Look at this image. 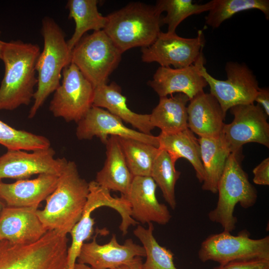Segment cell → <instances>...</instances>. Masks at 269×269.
I'll return each mask as SVG.
<instances>
[{"label": "cell", "mask_w": 269, "mask_h": 269, "mask_svg": "<svg viewBox=\"0 0 269 269\" xmlns=\"http://www.w3.org/2000/svg\"><path fill=\"white\" fill-rule=\"evenodd\" d=\"M105 144L106 160L103 168L97 173L95 181L105 189L126 195L134 176L127 165L118 137L109 136Z\"/></svg>", "instance_id": "obj_23"}, {"label": "cell", "mask_w": 269, "mask_h": 269, "mask_svg": "<svg viewBox=\"0 0 269 269\" xmlns=\"http://www.w3.org/2000/svg\"><path fill=\"white\" fill-rule=\"evenodd\" d=\"M197 60L184 68L159 66L148 85L159 97L176 93L185 94L191 100L208 85L200 73Z\"/></svg>", "instance_id": "obj_18"}, {"label": "cell", "mask_w": 269, "mask_h": 269, "mask_svg": "<svg viewBox=\"0 0 269 269\" xmlns=\"http://www.w3.org/2000/svg\"><path fill=\"white\" fill-rule=\"evenodd\" d=\"M89 184V193L82 216L69 233L72 242L67 250L65 269L74 268L82 245L92 238L95 222L91 214L96 209L108 207L116 210L121 217L119 229L123 236L127 234L130 226L138 224L132 218L130 204L124 195L112 196L110 191L101 187L95 180Z\"/></svg>", "instance_id": "obj_7"}, {"label": "cell", "mask_w": 269, "mask_h": 269, "mask_svg": "<svg viewBox=\"0 0 269 269\" xmlns=\"http://www.w3.org/2000/svg\"><path fill=\"white\" fill-rule=\"evenodd\" d=\"M68 242L54 231L30 244L0 240V269H65Z\"/></svg>", "instance_id": "obj_5"}, {"label": "cell", "mask_w": 269, "mask_h": 269, "mask_svg": "<svg viewBox=\"0 0 269 269\" xmlns=\"http://www.w3.org/2000/svg\"><path fill=\"white\" fill-rule=\"evenodd\" d=\"M156 187L150 176H134L124 196L130 203L132 218L138 223L165 225L170 221L171 215L168 207L156 198Z\"/></svg>", "instance_id": "obj_17"}, {"label": "cell", "mask_w": 269, "mask_h": 269, "mask_svg": "<svg viewBox=\"0 0 269 269\" xmlns=\"http://www.w3.org/2000/svg\"><path fill=\"white\" fill-rule=\"evenodd\" d=\"M153 230L152 223H149L147 228L138 225L133 231L145 253L146 260L142 263L141 269H178L174 263V254L159 244L153 235Z\"/></svg>", "instance_id": "obj_29"}, {"label": "cell", "mask_w": 269, "mask_h": 269, "mask_svg": "<svg viewBox=\"0 0 269 269\" xmlns=\"http://www.w3.org/2000/svg\"><path fill=\"white\" fill-rule=\"evenodd\" d=\"M128 168L134 176H150L160 149L136 139L119 137Z\"/></svg>", "instance_id": "obj_28"}, {"label": "cell", "mask_w": 269, "mask_h": 269, "mask_svg": "<svg viewBox=\"0 0 269 269\" xmlns=\"http://www.w3.org/2000/svg\"><path fill=\"white\" fill-rule=\"evenodd\" d=\"M123 53L104 30L85 34L71 50V62L94 88L107 84Z\"/></svg>", "instance_id": "obj_8"}, {"label": "cell", "mask_w": 269, "mask_h": 269, "mask_svg": "<svg viewBox=\"0 0 269 269\" xmlns=\"http://www.w3.org/2000/svg\"><path fill=\"white\" fill-rule=\"evenodd\" d=\"M215 0L204 4L193 3L192 0H158L154 5L160 13L166 12L161 17L162 25L167 24V32L175 33L177 26L188 17L209 11L213 6Z\"/></svg>", "instance_id": "obj_30"}, {"label": "cell", "mask_w": 269, "mask_h": 269, "mask_svg": "<svg viewBox=\"0 0 269 269\" xmlns=\"http://www.w3.org/2000/svg\"><path fill=\"white\" fill-rule=\"evenodd\" d=\"M198 140L204 171L202 189L217 193L218 184L230 151L221 135L215 137H201Z\"/></svg>", "instance_id": "obj_24"}, {"label": "cell", "mask_w": 269, "mask_h": 269, "mask_svg": "<svg viewBox=\"0 0 269 269\" xmlns=\"http://www.w3.org/2000/svg\"><path fill=\"white\" fill-rule=\"evenodd\" d=\"M213 7L205 16V23L213 28L219 27L226 20L241 11L257 9L269 19V0H214Z\"/></svg>", "instance_id": "obj_32"}, {"label": "cell", "mask_w": 269, "mask_h": 269, "mask_svg": "<svg viewBox=\"0 0 269 269\" xmlns=\"http://www.w3.org/2000/svg\"><path fill=\"white\" fill-rule=\"evenodd\" d=\"M51 146L31 152L7 150L0 156V180L4 178L27 179L34 174L47 173L59 176L68 160L55 158Z\"/></svg>", "instance_id": "obj_14"}, {"label": "cell", "mask_w": 269, "mask_h": 269, "mask_svg": "<svg viewBox=\"0 0 269 269\" xmlns=\"http://www.w3.org/2000/svg\"><path fill=\"white\" fill-rule=\"evenodd\" d=\"M175 165V163L169 154L160 149L150 174V177L160 188L164 200L173 210L176 207L175 185L181 174L176 170Z\"/></svg>", "instance_id": "obj_31"}, {"label": "cell", "mask_w": 269, "mask_h": 269, "mask_svg": "<svg viewBox=\"0 0 269 269\" xmlns=\"http://www.w3.org/2000/svg\"><path fill=\"white\" fill-rule=\"evenodd\" d=\"M89 193V183L80 176L76 163L68 160L45 207L37 210L44 227L67 236L81 218Z\"/></svg>", "instance_id": "obj_2"}, {"label": "cell", "mask_w": 269, "mask_h": 269, "mask_svg": "<svg viewBox=\"0 0 269 269\" xmlns=\"http://www.w3.org/2000/svg\"><path fill=\"white\" fill-rule=\"evenodd\" d=\"M37 207L5 206L0 215V240L27 244L39 240L46 232Z\"/></svg>", "instance_id": "obj_19"}, {"label": "cell", "mask_w": 269, "mask_h": 269, "mask_svg": "<svg viewBox=\"0 0 269 269\" xmlns=\"http://www.w3.org/2000/svg\"><path fill=\"white\" fill-rule=\"evenodd\" d=\"M76 135L80 140L91 139L96 136L104 144L109 136L113 135L132 138L159 146L157 136L130 129L120 119L106 110L94 106L77 123Z\"/></svg>", "instance_id": "obj_15"}, {"label": "cell", "mask_w": 269, "mask_h": 269, "mask_svg": "<svg viewBox=\"0 0 269 269\" xmlns=\"http://www.w3.org/2000/svg\"><path fill=\"white\" fill-rule=\"evenodd\" d=\"M198 255L202 262L214 261L220 265L237 260H269V236L254 239L250 238L247 231H242L237 235L223 231L205 239Z\"/></svg>", "instance_id": "obj_10"}, {"label": "cell", "mask_w": 269, "mask_h": 269, "mask_svg": "<svg viewBox=\"0 0 269 269\" xmlns=\"http://www.w3.org/2000/svg\"><path fill=\"white\" fill-rule=\"evenodd\" d=\"M254 183L259 185H269V158L267 157L253 170Z\"/></svg>", "instance_id": "obj_35"}, {"label": "cell", "mask_w": 269, "mask_h": 269, "mask_svg": "<svg viewBox=\"0 0 269 269\" xmlns=\"http://www.w3.org/2000/svg\"><path fill=\"white\" fill-rule=\"evenodd\" d=\"M199 71L219 103L224 114L232 107L254 103L259 86L256 76L244 63L229 61L225 65L227 79L221 80L211 76L204 66L203 53L197 60Z\"/></svg>", "instance_id": "obj_9"}, {"label": "cell", "mask_w": 269, "mask_h": 269, "mask_svg": "<svg viewBox=\"0 0 269 269\" xmlns=\"http://www.w3.org/2000/svg\"><path fill=\"white\" fill-rule=\"evenodd\" d=\"M213 269H269V260L254 259L229 262Z\"/></svg>", "instance_id": "obj_34"}, {"label": "cell", "mask_w": 269, "mask_h": 269, "mask_svg": "<svg viewBox=\"0 0 269 269\" xmlns=\"http://www.w3.org/2000/svg\"><path fill=\"white\" fill-rule=\"evenodd\" d=\"M256 102L263 109L268 117L269 116V90L268 88H259L255 98Z\"/></svg>", "instance_id": "obj_36"}, {"label": "cell", "mask_w": 269, "mask_h": 269, "mask_svg": "<svg viewBox=\"0 0 269 269\" xmlns=\"http://www.w3.org/2000/svg\"><path fill=\"white\" fill-rule=\"evenodd\" d=\"M190 100L182 93L170 97H159L157 106L150 115L152 126L158 128L161 133L174 134L188 128L187 104Z\"/></svg>", "instance_id": "obj_26"}, {"label": "cell", "mask_w": 269, "mask_h": 269, "mask_svg": "<svg viewBox=\"0 0 269 269\" xmlns=\"http://www.w3.org/2000/svg\"><path fill=\"white\" fill-rule=\"evenodd\" d=\"M41 31L44 46L36 62L37 87L29 112V119L35 116L48 97L59 86L63 70L71 62V50L63 31L56 21L51 17H45L42 21Z\"/></svg>", "instance_id": "obj_4"}, {"label": "cell", "mask_w": 269, "mask_h": 269, "mask_svg": "<svg viewBox=\"0 0 269 269\" xmlns=\"http://www.w3.org/2000/svg\"><path fill=\"white\" fill-rule=\"evenodd\" d=\"M0 144L7 150L34 151L51 146L44 136L15 129L0 120Z\"/></svg>", "instance_id": "obj_33"}, {"label": "cell", "mask_w": 269, "mask_h": 269, "mask_svg": "<svg viewBox=\"0 0 269 269\" xmlns=\"http://www.w3.org/2000/svg\"><path fill=\"white\" fill-rule=\"evenodd\" d=\"M239 154L231 153L228 156L217 186L216 206L208 215L211 221L220 224L223 231L230 233L237 223L234 215L236 205L239 203L243 208L248 209L256 204L258 198L256 189L241 165Z\"/></svg>", "instance_id": "obj_6"}, {"label": "cell", "mask_w": 269, "mask_h": 269, "mask_svg": "<svg viewBox=\"0 0 269 269\" xmlns=\"http://www.w3.org/2000/svg\"><path fill=\"white\" fill-rule=\"evenodd\" d=\"M230 111L233 120L225 124L221 135L231 153L239 154L243 145L250 142L269 147L268 117L259 105H239Z\"/></svg>", "instance_id": "obj_13"}, {"label": "cell", "mask_w": 269, "mask_h": 269, "mask_svg": "<svg viewBox=\"0 0 269 269\" xmlns=\"http://www.w3.org/2000/svg\"><path fill=\"white\" fill-rule=\"evenodd\" d=\"M73 269H93L87 265L78 263L76 262Z\"/></svg>", "instance_id": "obj_38"}, {"label": "cell", "mask_w": 269, "mask_h": 269, "mask_svg": "<svg viewBox=\"0 0 269 269\" xmlns=\"http://www.w3.org/2000/svg\"><path fill=\"white\" fill-rule=\"evenodd\" d=\"M0 33H1V31H0ZM4 42H5L4 41H2L0 39V59H1V54H2V51Z\"/></svg>", "instance_id": "obj_40"}, {"label": "cell", "mask_w": 269, "mask_h": 269, "mask_svg": "<svg viewBox=\"0 0 269 269\" xmlns=\"http://www.w3.org/2000/svg\"><path fill=\"white\" fill-rule=\"evenodd\" d=\"M157 137L158 148L166 151L174 163L179 158L187 159L193 167L198 181L202 183L204 171L201 159L200 144L194 133L187 128L174 134L160 133Z\"/></svg>", "instance_id": "obj_25"}, {"label": "cell", "mask_w": 269, "mask_h": 269, "mask_svg": "<svg viewBox=\"0 0 269 269\" xmlns=\"http://www.w3.org/2000/svg\"><path fill=\"white\" fill-rule=\"evenodd\" d=\"M93 106L106 109L144 134H151V132L154 128L150 123L149 114L136 113L128 107L127 98L115 82L95 88Z\"/></svg>", "instance_id": "obj_22"}, {"label": "cell", "mask_w": 269, "mask_h": 269, "mask_svg": "<svg viewBox=\"0 0 269 269\" xmlns=\"http://www.w3.org/2000/svg\"><path fill=\"white\" fill-rule=\"evenodd\" d=\"M97 0H69L66 8L69 18L75 23L74 32L68 41V46L72 50L86 33L103 30L107 23V17L99 12Z\"/></svg>", "instance_id": "obj_27"}, {"label": "cell", "mask_w": 269, "mask_h": 269, "mask_svg": "<svg viewBox=\"0 0 269 269\" xmlns=\"http://www.w3.org/2000/svg\"><path fill=\"white\" fill-rule=\"evenodd\" d=\"M40 53L36 44L20 40L5 42L1 60L4 73L0 85V111L28 105L37 84L36 65Z\"/></svg>", "instance_id": "obj_1"}, {"label": "cell", "mask_w": 269, "mask_h": 269, "mask_svg": "<svg viewBox=\"0 0 269 269\" xmlns=\"http://www.w3.org/2000/svg\"><path fill=\"white\" fill-rule=\"evenodd\" d=\"M62 77L49 111L55 117L77 123L93 106L95 88L72 63L64 68Z\"/></svg>", "instance_id": "obj_11"}, {"label": "cell", "mask_w": 269, "mask_h": 269, "mask_svg": "<svg viewBox=\"0 0 269 269\" xmlns=\"http://www.w3.org/2000/svg\"><path fill=\"white\" fill-rule=\"evenodd\" d=\"M142 260L141 257H136L131 262L113 269H141Z\"/></svg>", "instance_id": "obj_37"}, {"label": "cell", "mask_w": 269, "mask_h": 269, "mask_svg": "<svg viewBox=\"0 0 269 269\" xmlns=\"http://www.w3.org/2000/svg\"><path fill=\"white\" fill-rule=\"evenodd\" d=\"M58 176L43 173L33 179L7 183L0 180V198L6 206L38 207L55 190Z\"/></svg>", "instance_id": "obj_20"}, {"label": "cell", "mask_w": 269, "mask_h": 269, "mask_svg": "<svg viewBox=\"0 0 269 269\" xmlns=\"http://www.w3.org/2000/svg\"><path fill=\"white\" fill-rule=\"evenodd\" d=\"M187 115L188 128L199 137L221 135L226 115L210 93L202 91L190 100Z\"/></svg>", "instance_id": "obj_21"}, {"label": "cell", "mask_w": 269, "mask_h": 269, "mask_svg": "<svg viewBox=\"0 0 269 269\" xmlns=\"http://www.w3.org/2000/svg\"><path fill=\"white\" fill-rule=\"evenodd\" d=\"M98 235L96 233L91 242L82 245L77 263L87 265L93 269H113L136 257H145L143 247L131 238L121 245L116 235L113 234L108 243L100 245L96 241Z\"/></svg>", "instance_id": "obj_16"}, {"label": "cell", "mask_w": 269, "mask_h": 269, "mask_svg": "<svg viewBox=\"0 0 269 269\" xmlns=\"http://www.w3.org/2000/svg\"><path fill=\"white\" fill-rule=\"evenodd\" d=\"M6 206V205L4 203V202L1 200V199L0 198V215H1L3 210Z\"/></svg>", "instance_id": "obj_39"}, {"label": "cell", "mask_w": 269, "mask_h": 269, "mask_svg": "<svg viewBox=\"0 0 269 269\" xmlns=\"http://www.w3.org/2000/svg\"><path fill=\"white\" fill-rule=\"evenodd\" d=\"M106 17L103 30L122 53L134 47L150 46L162 25L161 14L155 6L140 2H130Z\"/></svg>", "instance_id": "obj_3"}, {"label": "cell", "mask_w": 269, "mask_h": 269, "mask_svg": "<svg viewBox=\"0 0 269 269\" xmlns=\"http://www.w3.org/2000/svg\"><path fill=\"white\" fill-rule=\"evenodd\" d=\"M205 40L202 30L194 38H185L176 32H160L150 46L141 48L143 62H156L161 67L181 68L193 64L203 53Z\"/></svg>", "instance_id": "obj_12"}]
</instances>
